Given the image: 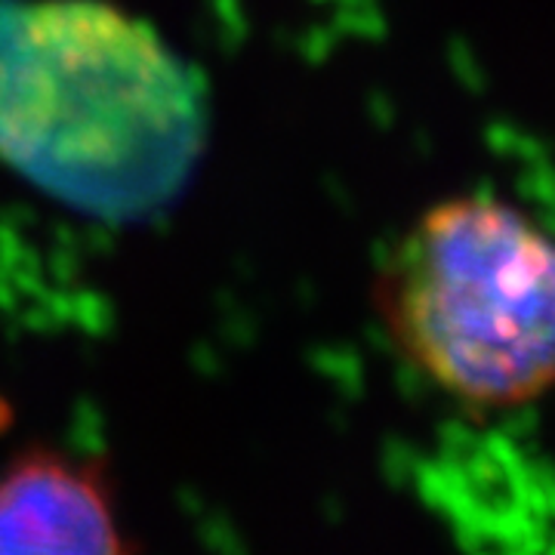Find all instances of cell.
Returning <instances> with one entry per match:
<instances>
[{
  "label": "cell",
  "mask_w": 555,
  "mask_h": 555,
  "mask_svg": "<svg viewBox=\"0 0 555 555\" xmlns=\"http://www.w3.org/2000/svg\"><path fill=\"white\" fill-rule=\"evenodd\" d=\"M102 456L28 444L0 469V553H130Z\"/></svg>",
  "instance_id": "3"
},
{
  "label": "cell",
  "mask_w": 555,
  "mask_h": 555,
  "mask_svg": "<svg viewBox=\"0 0 555 555\" xmlns=\"http://www.w3.org/2000/svg\"><path fill=\"white\" fill-rule=\"evenodd\" d=\"M374 306L398 356L469 411L555 386V238L509 201L426 207L383 259Z\"/></svg>",
  "instance_id": "2"
},
{
  "label": "cell",
  "mask_w": 555,
  "mask_h": 555,
  "mask_svg": "<svg viewBox=\"0 0 555 555\" xmlns=\"http://www.w3.org/2000/svg\"><path fill=\"white\" fill-rule=\"evenodd\" d=\"M198 93L142 22L93 0H0V158L56 198L130 217L185 182Z\"/></svg>",
  "instance_id": "1"
}]
</instances>
